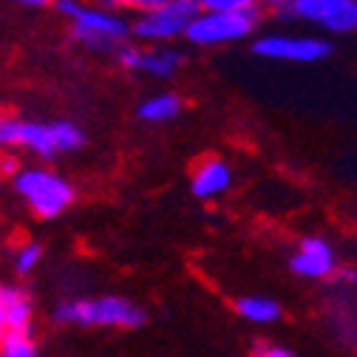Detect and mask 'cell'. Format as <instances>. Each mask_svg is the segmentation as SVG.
I'll list each match as a JSON object with an SVG mask.
<instances>
[{
  "mask_svg": "<svg viewBox=\"0 0 357 357\" xmlns=\"http://www.w3.org/2000/svg\"><path fill=\"white\" fill-rule=\"evenodd\" d=\"M236 312L250 324L266 326V324H275L281 318V303L266 298V295H244L236 301Z\"/></svg>",
  "mask_w": 357,
  "mask_h": 357,
  "instance_id": "5bb4252c",
  "label": "cell"
},
{
  "mask_svg": "<svg viewBox=\"0 0 357 357\" xmlns=\"http://www.w3.org/2000/svg\"><path fill=\"white\" fill-rule=\"evenodd\" d=\"M0 357H40V351L31 335L6 332L3 340H0Z\"/></svg>",
  "mask_w": 357,
  "mask_h": 357,
  "instance_id": "e0dca14e",
  "label": "cell"
},
{
  "mask_svg": "<svg viewBox=\"0 0 357 357\" xmlns=\"http://www.w3.org/2000/svg\"><path fill=\"white\" fill-rule=\"evenodd\" d=\"M85 145V130L77 122L54 119V122H37V119H17V137L15 151H26L40 162H54L68 156Z\"/></svg>",
  "mask_w": 357,
  "mask_h": 357,
  "instance_id": "277c9868",
  "label": "cell"
},
{
  "mask_svg": "<svg viewBox=\"0 0 357 357\" xmlns=\"http://www.w3.org/2000/svg\"><path fill=\"white\" fill-rule=\"evenodd\" d=\"M230 188H233V167L225 159L207 156L196 165L193 178H190V190H193L196 199L210 202V199L225 196Z\"/></svg>",
  "mask_w": 357,
  "mask_h": 357,
  "instance_id": "30bf717a",
  "label": "cell"
},
{
  "mask_svg": "<svg viewBox=\"0 0 357 357\" xmlns=\"http://www.w3.org/2000/svg\"><path fill=\"white\" fill-rule=\"evenodd\" d=\"M318 29L324 34H335V37L357 31V0H329Z\"/></svg>",
  "mask_w": 357,
  "mask_h": 357,
  "instance_id": "4fadbf2b",
  "label": "cell"
},
{
  "mask_svg": "<svg viewBox=\"0 0 357 357\" xmlns=\"http://www.w3.org/2000/svg\"><path fill=\"white\" fill-rule=\"evenodd\" d=\"M9 182H12V190L17 193V199L40 221L60 218L77 199L74 185L49 165H20Z\"/></svg>",
  "mask_w": 357,
  "mask_h": 357,
  "instance_id": "7a4b0ae2",
  "label": "cell"
},
{
  "mask_svg": "<svg viewBox=\"0 0 357 357\" xmlns=\"http://www.w3.org/2000/svg\"><path fill=\"white\" fill-rule=\"evenodd\" d=\"M252 52L275 63H324L332 54V40L315 31H270L252 40Z\"/></svg>",
  "mask_w": 357,
  "mask_h": 357,
  "instance_id": "52a82bcc",
  "label": "cell"
},
{
  "mask_svg": "<svg viewBox=\"0 0 357 357\" xmlns=\"http://www.w3.org/2000/svg\"><path fill=\"white\" fill-rule=\"evenodd\" d=\"M250 357H295L289 349L278 346V343H266V340H258L250 351Z\"/></svg>",
  "mask_w": 357,
  "mask_h": 357,
  "instance_id": "44dd1931",
  "label": "cell"
},
{
  "mask_svg": "<svg viewBox=\"0 0 357 357\" xmlns=\"http://www.w3.org/2000/svg\"><path fill=\"white\" fill-rule=\"evenodd\" d=\"M340 281H346V284H357V270H346V273H340Z\"/></svg>",
  "mask_w": 357,
  "mask_h": 357,
  "instance_id": "d4e9b609",
  "label": "cell"
},
{
  "mask_svg": "<svg viewBox=\"0 0 357 357\" xmlns=\"http://www.w3.org/2000/svg\"><path fill=\"white\" fill-rule=\"evenodd\" d=\"M54 9L68 20L71 37L85 52L114 54L125 40H130V17L97 6L91 0H54Z\"/></svg>",
  "mask_w": 357,
  "mask_h": 357,
  "instance_id": "6da1fadb",
  "label": "cell"
},
{
  "mask_svg": "<svg viewBox=\"0 0 357 357\" xmlns=\"http://www.w3.org/2000/svg\"><path fill=\"white\" fill-rule=\"evenodd\" d=\"M255 3H258L261 15H264V12H273V15H287V9H289L292 0H255Z\"/></svg>",
  "mask_w": 357,
  "mask_h": 357,
  "instance_id": "603a6c76",
  "label": "cell"
},
{
  "mask_svg": "<svg viewBox=\"0 0 357 357\" xmlns=\"http://www.w3.org/2000/svg\"><path fill=\"white\" fill-rule=\"evenodd\" d=\"M15 3L26 9H46V6H54V0H15Z\"/></svg>",
  "mask_w": 357,
  "mask_h": 357,
  "instance_id": "cb8c5ba5",
  "label": "cell"
},
{
  "mask_svg": "<svg viewBox=\"0 0 357 357\" xmlns=\"http://www.w3.org/2000/svg\"><path fill=\"white\" fill-rule=\"evenodd\" d=\"M20 156L15 153V148H6V151H0V178H12L20 167Z\"/></svg>",
  "mask_w": 357,
  "mask_h": 357,
  "instance_id": "7402d4cb",
  "label": "cell"
},
{
  "mask_svg": "<svg viewBox=\"0 0 357 357\" xmlns=\"http://www.w3.org/2000/svg\"><path fill=\"white\" fill-rule=\"evenodd\" d=\"M261 26V12H199L188 31L185 43L199 49H221V46H236V43L252 40Z\"/></svg>",
  "mask_w": 357,
  "mask_h": 357,
  "instance_id": "5b68a950",
  "label": "cell"
},
{
  "mask_svg": "<svg viewBox=\"0 0 357 357\" xmlns=\"http://www.w3.org/2000/svg\"><path fill=\"white\" fill-rule=\"evenodd\" d=\"M114 60L125 71H137L153 79H170L178 74L185 63V54L173 43H137L125 40L122 46L114 52Z\"/></svg>",
  "mask_w": 357,
  "mask_h": 357,
  "instance_id": "ba28073f",
  "label": "cell"
},
{
  "mask_svg": "<svg viewBox=\"0 0 357 357\" xmlns=\"http://www.w3.org/2000/svg\"><path fill=\"white\" fill-rule=\"evenodd\" d=\"M165 0H114V9H119L122 15L133 17V15H142V12H151L156 6H162Z\"/></svg>",
  "mask_w": 357,
  "mask_h": 357,
  "instance_id": "d6986e66",
  "label": "cell"
},
{
  "mask_svg": "<svg viewBox=\"0 0 357 357\" xmlns=\"http://www.w3.org/2000/svg\"><path fill=\"white\" fill-rule=\"evenodd\" d=\"M43 258H46V250H43L40 241H31V238L17 241L15 250H12V270H15L17 278H26V275L40 270Z\"/></svg>",
  "mask_w": 357,
  "mask_h": 357,
  "instance_id": "9a60e30c",
  "label": "cell"
},
{
  "mask_svg": "<svg viewBox=\"0 0 357 357\" xmlns=\"http://www.w3.org/2000/svg\"><path fill=\"white\" fill-rule=\"evenodd\" d=\"M199 9L202 12H252L258 9V3L255 0H199Z\"/></svg>",
  "mask_w": 357,
  "mask_h": 357,
  "instance_id": "ac0fdd59",
  "label": "cell"
},
{
  "mask_svg": "<svg viewBox=\"0 0 357 357\" xmlns=\"http://www.w3.org/2000/svg\"><path fill=\"white\" fill-rule=\"evenodd\" d=\"M6 335V321H3V309H0V340H3Z\"/></svg>",
  "mask_w": 357,
  "mask_h": 357,
  "instance_id": "484cf974",
  "label": "cell"
},
{
  "mask_svg": "<svg viewBox=\"0 0 357 357\" xmlns=\"http://www.w3.org/2000/svg\"><path fill=\"white\" fill-rule=\"evenodd\" d=\"M326 6H329V0H292L289 9H287V17L318 29V23H321Z\"/></svg>",
  "mask_w": 357,
  "mask_h": 357,
  "instance_id": "2e32d148",
  "label": "cell"
},
{
  "mask_svg": "<svg viewBox=\"0 0 357 357\" xmlns=\"http://www.w3.org/2000/svg\"><path fill=\"white\" fill-rule=\"evenodd\" d=\"M199 0H165L162 6L130 17V40L137 43H176L199 15Z\"/></svg>",
  "mask_w": 357,
  "mask_h": 357,
  "instance_id": "8992f818",
  "label": "cell"
},
{
  "mask_svg": "<svg viewBox=\"0 0 357 357\" xmlns=\"http://www.w3.org/2000/svg\"><path fill=\"white\" fill-rule=\"evenodd\" d=\"M182 108H185V102H182V97H178V94H173V91H159V94H151L148 100L139 102L137 116H139L142 122L159 125V122L176 119L178 114H182Z\"/></svg>",
  "mask_w": 357,
  "mask_h": 357,
  "instance_id": "7c38bea8",
  "label": "cell"
},
{
  "mask_svg": "<svg viewBox=\"0 0 357 357\" xmlns=\"http://www.w3.org/2000/svg\"><path fill=\"white\" fill-rule=\"evenodd\" d=\"M289 270L301 278H309V281H324V278L335 275L337 255H335L329 241H324L318 236H309V238H301L295 255L289 258Z\"/></svg>",
  "mask_w": 357,
  "mask_h": 357,
  "instance_id": "9c48e42d",
  "label": "cell"
},
{
  "mask_svg": "<svg viewBox=\"0 0 357 357\" xmlns=\"http://www.w3.org/2000/svg\"><path fill=\"white\" fill-rule=\"evenodd\" d=\"M15 137H17V116L0 111V151L15 148Z\"/></svg>",
  "mask_w": 357,
  "mask_h": 357,
  "instance_id": "ffe728a7",
  "label": "cell"
},
{
  "mask_svg": "<svg viewBox=\"0 0 357 357\" xmlns=\"http://www.w3.org/2000/svg\"><path fill=\"white\" fill-rule=\"evenodd\" d=\"M0 309H3L6 332L31 335V329H34V301L20 284L0 287Z\"/></svg>",
  "mask_w": 357,
  "mask_h": 357,
  "instance_id": "8fae6325",
  "label": "cell"
},
{
  "mask_svg": "<svg viewBox=\"0 0 357 357\" xmlns=\"http://www.w3.org/2000/svg\"><path fill=\"white\" fill-rule=\"evenodd\" d=\"M54 324L94 329H139L145 324V309L122 295L71 298L54 309Z\"/></svg>",
  "mask_w": 357,
  "mask_h": 357,
  "instance_id": "3957f363",
  "label": "cell"
}]
</instances>
